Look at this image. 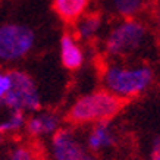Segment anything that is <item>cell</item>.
<instances>
[{"instance_id": "obj_1", "label": "cell", "mask_w": 160, "mask_h": 160, "mask_svg": "<svg viewBox=\"0 0 160 160\" xmlns=\"http://www.w3.org/2000/svg\"><path fill=\"white\" fill-rule=\"evenodd\" d=\"M125 98L104 90L79 97L66 113V122L72 126L109 122L126 106Z\"/></svg>"}, {"instance_id": "obj_2", "label": "cell", "mask_w": 160, "mask_h": 160, "mask_svg": "<svg viewBox=\"0 0 160 160\" xmlns=\"http://www.w3.org/2000/svg\"><path fill=\"white\" fill-rule=\"evenodd\" d=\"M153 69L147 65L125 66V65H107L103 71V84L107 91L118 97L129 100L140 96L153 82Z\"/></svg>"}, {"instance_id": "obj_3", "label": "cell", "mask_w": 160, "mask_h": 160, "mask_svg": "<svg viewBox=\"0 0 160 160\" xmlns=\"http://www.w3.org/2000/svg\"><path fill=\"white\" fill-rule=\"evenodd\" d=\"M147 38V27L140 21L123 19L112 29L106 38V53L113 58H121L134 53Z\"/></svg>"}, {"instance_id": "obj_4", "label": "cell", "mask_w": 160, "mask_h": 160, "mask_svg": "<svg viewBox=\"0 0 160 160\" xmlns=\"http://www.w3.org/2000/svg\"><path fill=\"white\" fill-rule=\"evenodd\" d=\"M35 41L34 31L22 24H5L0 27V60L12 62L25 58Z\"/></svg>"}, {"instance_id": "obj_5", "label": "cell", "mask_w": 160, "mask_h": 160, "mask_svg": "<svg viewBox=\"0 0 160 160\" xmlns=\"http://www.w3.org/2000/svg\"><path fill=\"white\" fill-rule=\"evenodd\" d=\"M10 75V88L6 97L3 98L6 104L12 109L21 112H37L41 107L40 96L35 87L34 79L27 72L19 69L9 71Z\"/></svg>"}, {"instance_id": "obj_6", "label": "cell", "mask_w": 160, "mask_h": 160, "mask_svg": "<svg viewBox=\"0 0 160 160\" xmlns=\"http://www.w3.org/2000/svg\"><path fill=\"white\" fill-rule=\"evenodd\" d=\"M52 151L54 160H82L84 147L75 138L69 128H58L52 138Z\"/></svg>"}, {"instance_id": "obj_7", "label": "cell", "mask_w": 160, "mask_h": 160, "mask_svg": "<svg viewBox=\"0 0 160 160\" xmlns=\"http://www.w3.org/2000/svg\"><path fill=\"white\" fill-rule=\"evenodd\" d=\"M60 59L68 71H77L82 66L84 53L77 41V37L71 32H65L60 38Z\"/></svg>"}, {"instance_id": "obj_8", "label": "cell", "mask_w": 160, "mask_h": 160, "mask_svg": "<svg viewBox=\"0 0 160 160\" xmlns=\"http://www.w3.org/2000/svg\"><path fill=\"white\" fill-rule=\"evenodd\" d=\"M88 5L90 0H53L52 8L65 24L73 25L87 12Z\"/></svg>"}, {"instance_id": "obj_9", "label": "cell", "mask_w": 160, "mask_h": 160, "mask_svg": "<svg viewBox=\"0 0 160 160\" xmlns=\"http://www.w3.org/2000/svg\"><path fill=\"white\" fill-rule=\"evenodd\" d=\"M59 128V118L54 113L44 112L37 116H31L25 121V131L29 137H41L44 134L54 132Z\"/></svg>"}, {"instance_id": "obj_10", "label": "cell", "mask_w": 160, "mask_h": 160, "mask_svg": "<svg viewBox=\"0 0 160 160\" xmlns=\"http://www.w3.org/2000/svg\"><path fill=\"white\" fill-rule=\"evenodd\" d=\"M25 113L16 109H12L6 104L5 100H0V132L18 131L25 126Z\"/></svg>"}, {"instance_id": "obj_11", "label": "cell", "mask_w": 160, "mask_h": 160, "mask_svg": "<svg viewBox=\"0 0 160 160\" xmlns=\"http://www.w3.org/2000/svg\"><path fill=\"white\" fill-rule=\"evenodd\" d=\"M73 25H75V32H77L78 38L88 41L97 34L102 27V15L98 12L84 13Z\"/></svg>"}, {"instance_id": "obj_12", "label": "cell", "mask_w": 160, "mask_h": 160, "mask_svg": "<svg viewBox=\"0 0 160 160\" xmlns=\"http://www.w3.org/2000/svg\"><path fill=\"white\" fill-rule=\"evenodd\" d=\"M113 142H115V137L110 132V128L107 126V122L96 123L87 138V144L92 151H97L103 147H110Z\"/></svg>"}, {"instance_id": "obj_13", "label": "cell", "mask_w": 160, "mask_h": 160, "mask_svg": "<svg viewBox=\"0 0 160 160\" xmlns=\"http://www.w3.org/2000/svg\"><path fill=\"white\" fill-rule=\"evenodd\" d=\"M9 160H44L43 147L35 142H21L10 150Z\"/></svg>"}, {"instance_id": "obj_14", "label": "cell", "mask_w": 160, "mask_h": 160, "mask_svg": "<svg viewBox=\"0 0 160 160\" xmlns=\"http://www.w3.org/2000/svg\"><path fill=\"white\" fill-rule=\"evenodd\" d=\"M147 0H113V9L123 19L135 18L144 9Z\"/></svg>"}, {"instance_id": "obj_15", "label": "cell", "mask_w": 160, "mask_h": 160, "mask_svg": "<svg viewBox=\"0 0 160 160\" xmlns=\"http://www.w3.org/2000/svg\"><path fill=\"white\" fill-rule=\"evenodd\" d=\"M10 88V75L9 71L8 72H3L0 71V100H3L6 97V94Z\"/></svg>"}, {"instance_id": "obj_16", "label": "cell", "mask_w": 160, "mask_h": 160, "mask_svg": "<svg viewBox=\"0 0 160 160\" xmlns=\"http://www.w3.org/2000/svg\"><path fill=\"white\" fill-rule=\"evenodd\" d=\"M153 156H160V138L154 140V144H153Z\"/></svg>"}, {"instance_id": "obj_17", "label": "cell", "mask_w": 160, "mask_h": 160, "mask_svg": "<svg viewBox=\"0 0 160 160\" xmlns=\"http://www.w3.org/2000/svg\"><path fill=\"white\" fill-rule=\"evenodd\" d=\"M156 25H157V29L160 31V6L157 9V12H156Z\"/></svg>"}, {"instance_id": "obj_18", "label": "cell", "mask_w": 160, "mask_h": 160, "mask_svg": "<svg viewBox=\"0 0 160 160\" xmlns=\"http://www.w3.org/2000/svg\"><path fill=\"white\" fill-rule=\"evenodd\" d=\"M82 160H100V159H98V157H96V156H92V154H85Z\"/></svg>"}, {"instance_id": "obj_19", "label": "cell", "mask_w": 160, "mask_h": 160, "mask_svg": "<svg viewBox=\"0 0 160 160\" xmlns=\"http://www.w3.org/2000/svg\"><path fill=\"white\" fill-rule=\"evenodd\" d=\"M151 160H160V156H151Z\"/></svg>"}, {"instance_id": "obj_20", "label": "cell", "mask_w": 160, "mask_h": 160, "mask_svg": "<svg viewBox=\"0 0 160 160\" xmlns=\"http://www.w3.org/2000/svg\"><path fill=\"white\" fill-rule=\"evenodd\" d=\"M2 142H3V134L0 132V144H2Z\"/></svg>"}]
</instances>
